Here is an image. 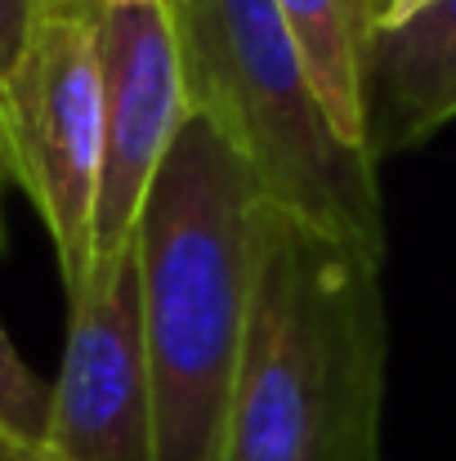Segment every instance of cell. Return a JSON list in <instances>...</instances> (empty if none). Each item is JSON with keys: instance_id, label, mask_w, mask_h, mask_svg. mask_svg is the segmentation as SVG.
<instances>
[{"instance_id": "1", "label": "cell", "mask_w": 456, "mask_h": 461, "mask_svg": "<svg viewBox=\"0 0 456 461\" xmlns=\"http://www.w3.org/2000/svg\"><path fill=\"white\" fill-rule=\"evenodd\" d=\"M385 251L264 202L219 461H380Z\"/></svg>"}, {"instance_id": "6", "label": "cell", "mask_w": 456, "mask_h": 461, "mask_svg": "<svg viewBox=\"0 0 456 461\" xmlns=\"http://www.w3.org/2000/svg\"><path fill=\"white\" fill-rule=\"evenodd\" d=\"M103 50V170L94 206V265L135 242L152 179L188 113L179 36L165 9L108 5L99 14Z\"/></svg>"}, {"instance_id": "16", "label": "cell", "mask_w": 456, "mask_h": 461, "mask_svg": "<svg viewBox=\"0 0 456 461\" xmlns=\"http://www.w3.org/2000/svg\"><path fill=\"white\" fill-rule=\"evenodd\" d=\"M0 242H4V229H0Z\"/></svg>"}, {"instance_id": "8", "label": "cell", "mask_w": 456, "mask_h": 461, "mask_svg": "<svg viewBox=\"0 0 456 461\" xmlns=\"http://www.w3.org/2000/svg\"><path fill=\"white\" fill-rule=\"evenodd\" d=\"M313 95L349 149L367 153V117H362V45H367V5L362 0H273Z\"/></svg>"}, {"instance_id": "7", "label": "cell", "mask_w": 456, "mask_h": 461, "mask_svg": "<svg viewBox=\"0 0 456 461\" xmlns=\"http://www.w3.org/2000/svg\"><path fill=\"white\" fill-rule=\"evenodd\" d=\"M367 157H398L456 122V0H439L362 45Z\"/></svg>"}, {"instance_id": "14", "label": "cell", "mask_w": 456, "mask_h": 461, "mask_svg": "<svg viewBox=\"0 0 456 461\" xmlns=\"http://www.w3.org/2000/svg\"><path fill=\"white\" fill-rule=\"evenodd\" d=\"M40 5H94V9H108L112 0H40Z\"/></svg>"}, {"instance_id": "4", "label": "cell", "mask_w": 456, "mask_h": 461, "mask_svg": "<svg viewBox=\"0 0 456 461\" xmlns=\"http://www.w3.org/2000/svg\"><path fill=\"white\" fill-rule=\"evenodd\" d=\"M94 5H40L31 41L0 86V175L36 206L67 301L94 274L103 170V50Z\"/></svg>"}, {"instance_id": "5", "label": "cell", "mask_w": 456, "mask_h": 461, "mask_svg": "<svg viewBox=\"0 0 456 461\" xmlns=\"http://www.w3.org/2000/svg\"><path fill=\"white\" fill-rule=\"evenodd\" d=\"M45 457L156 461L152 367L135 242L94 265L85 292L67 301V345L49 385Z\"/></svg>"}, {"instance_id": "13", "label": "cell", "mask_w": 456, "mask_h": 461, "mask_svg": "<svg viewBox=\"0 0 456 461\" xmlns=\"http://www.w3.org/2000/svg\"><path fill=\"white\" fill-rule=\"evenodd\" d=\"M112 5H152V9H165V14H170L179 0H112Z\"/></svg>"}, {"instance_id": "15", "label": "cell", "mask_w": 456, "mask_h": 461, "mask_svg": "<svg viewBox=\"0 0 456 461\" xmlns=\"http://www.w3.org/2000/svg\"><path fill=\"white\" fill-rule=\"evenodd\" d=\"M27 461H54V457H45V453H31V457H27Z\"/></svg>"}, {"instance_id": "10", "label": "cell", "mask_w": 456, "mask_h": 461, "mask_svg": "<svg viewBox=\"0 0 456 461\" xmlns=\"http://www.w3.org/2000/svg\"><path fill=\"white\" fill-rule=\"evenodd\" d=\"M36 14H40V0H0V86L13 72V63L22 59Z\"/></svg>"}, {"instance_id": "3", "label": "cell", "mask_w": 456, "mask_h": 461, "mask_svg": "<svg viewBox=\"0 0 456 461\" xmlns=\"http://www.w3.org/2000/svg\"><path fill=\"white\" fill-rule=\"evenodd\" d=\"M188 113L242 157L260 193L322 233L385 251L376 161L326 122L273 0H179L170 9Z\"/></svg>"}, {"instance_id": "2", "label": "cell", "mask_w": 456, "mask_h": 461, "mask_svg": "<svg viewBox=\"0 0 456 461\" xmlns=\"http://www.w3.org/2000/svg\"><path fill=\"white\" fill-rule=\"evenodd\" d=\"M264 202L210 122L188 117L135 224L156 461H219Z\"/></svg>"}, {"instance_id": "11", "label": "cell", "mask_w": 456, "mask_h": 461, "mask_svg": "<svg viewBox=\"0 0 456 461\" xmlns=\"http://www.w3.org/2000/svg\"><path fill=\"white\" fill-rule=\"evenodd\" d=\"M362 5H367V27L376 32V27H398L439 0H362Z\"/></svg>"}, {"instance_id": "12", "label": "cell", "mask_w": 456, "mask_h": 461, "mask_svg": "<svg viewBox=\"0 0 456 461\" xmlns=\"http://www.w3.org/2000/svg\"><path fill=\"white\" fill-rule=\"evenodd\" d=\"M27 457H31V453H22V448H18V444L0 430V461H27Z\"/></svg>"}, {"instance_id": "9", "label": "cell", "mask_w": 456, "mask_h": 461, "mask_svg": "<svg viewBox=\"0 0 456 461\" xmlns=\"http://www.w3.org/2000/svg\"><path fill=\"white\" fill-rule=\"evenodd\" d=\"M0 430L22 453H40L49 430V385L22 363L4 322H0Z\"/></svg>"}]
</instances>
